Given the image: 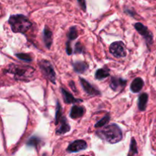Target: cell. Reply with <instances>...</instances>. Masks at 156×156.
<instances>
[{
  "instance_id": "10",
  "label": "cell",
  "mask_w": 156,
  "mask_h": 156,
  "mask_svg": "<svg viewBox=\"0 0 156 156\" xmlns=\"http://www.w3.org/2000/svg\"><path fill=\"white\" fill-rule=\"evenodd\" d=\"M43 40H44V44L47 49H50L53 44V33L50 28L46 26L43 32Z\"/></svg>"
},
{
  "instance_id": "1",
  "label": "cell",
  "mask_w": 156,
  "mask_h": 156,
  "mask_svg": "<svg viewBox=\"0 0 156 156\" xmlns=\"http://www.w3.org/2000/svg\"><path fill=\"white\" fill-rule=\"evenodd\" d=\"M96 135L101 140L111 144L119 143L123 139V133L121 129L115 123L104 126V128L96 132Z\"/></svg>"
},
{
  "instance_id": "8",
  "label": "cell",
  "mask_w": 156,
  "mask_h": 156,
  "mask_svg": "<svg viewBox=\"0 0 156 156\" xmlns=\"http://www.w3.org/2000/svg\"><path fill=\"white\" fill-rule=\"evenodd\" d=\"M126 84V80L122 79V78L115 77L113 76L111 77V81H110V88L113 91H121L125 87Z\"/></svg>"
},
{
  "instance_id": "27",
  "label": "cell",
  "mask_w": 156,
  "mask_h": 156,
  "mask_svg": "<svg viewBox=\"0 0 156 156\" xmlns=\"http://www.w3.org/2000/svg\"><path fill=\"white\" fill-rule=\"evenodd\" d=\"M69 86L71 87L72 88V89L73 90V88H74V90H75V91H76V86H75V83L73 82H69Z\"/></svg>"
},
{
  "instance_id": "19",
  "label": "cell",
  "mask_w": 156,
  "mask_h": 156,
  "mask_svg": "<svg viewBox=\"0 0 156 156\" xmlns=\"http://www.w3.org/2000/svg\"><path fill=\"white\" fill-rule=\"evenodd\" d=\"M67 37H68L67 41H69V42H71V41H73V40H76L78 37V30L76 29V27L73 26V27H70L68 34H67Z\"/></svg>"
},
{
  "instance_id": "20",
  "label": "cell",
  "mask_w": 156,
  "mask_h": 156,
  "mask_svg": "<svg viewBox=\"0 0 156 156\" xmlns=\"http://www.w3.org/2000/svg\"><path fill=\"white\" fill-rule=\"evenodd\" d=\"M62 117V107H61L59 102L57 101L56 107V115H55V124L57 125L59 122L60 121Z\"/></svg>"
},
{
  "instance_id": "22",
  "label": "cell",
  "mask_w": 156,
  "mask_h": 156,
  "mask_svg": "<svg viewBox=\"0 0 156 156\" xmlns=\"http://www.w3.org/2000/svg\"><path fill=\"white\" fill-rule=\"evenodd\" d=\"M110 119H111V116H110L109 114H107L106 115H105V117L101 119V120H99V121L95 125H94V126H95L96 128L103 127V126H105V125H106L107 123L110 121Z\"/></svg>"
},
{
  "instance_id": "30",
  "label": "cell",
  "mask_w": 156,
  "mask_h": 156,
  "mask_svg": "<svg viewBox=\"0 0 156 156\" xmlns=\"http://www.w3.org/2000/svg\"><path fill=\"white\" fill-rule=\"evenodd\" d=\"M82 156H85V155H82Z\"/></svg>"
},
{
  "instance_id": "21",
  "label": "cell",
  "mask_w": 156,
  "mask_h": 156,
  "mask_svg": "<svg viewBox=\"0 0 156 156\" xmlns=\"http://www.w3.org/2000/svg\"><path fill=\"white\" fill-rule=\"evenodd\" d=\"M138 153V149H137V145L136 140L134 138H132L130 143V146H129V152L128 154V156H134Z\"/></svg>"
},
{
  "instance_id": "5",
  "label": "cell",
  "mask_w": 156,
  "mask_h": 156,
  "mask_svg": "<svg viewBox=\"0 0 156 156\" xmlns=\"http://www.w3.org/2000/svg\"><path fill=\"white\" fill-rule=\"evenodd\" d=\"M134 27H135L136 30H137V32L143 37V38H144L145 41H146V45H147L148 48H150L151 45L153 44V35H152V32L148 29L147 27L143 25V24L140 22L136 23V24H134Z\"/></svg>"
},
{
  "instance_id": "9",
  "label": "cell",
  "mask_w": 156,
  "mask_h": 156,
  "mask_svg": "<svg viewBox=\"0 0 156 156\" xmlns=\"http://www.w3.org/2000/svg\"><path fill=\"white\" fill-rule=\"evenodd\" d=\"M87 143L85 140H76L72 143L67 148V152H78L79 151L85 150L87 149Z\"/></svg>"
},
{
  "instance_id": "23",
  "label": "cell",
  "mask_w": 156,
  "mask_h": 156,
  "mask_svg": "<svg viewBox=\"0 0 156 156\" xmlns=\"http://www.w3.org/2000/svg\"><path fill=\"white\" fill-rule=\"evenodd\" d=\"M15 56L18 57V59H21V60L25 61V62H30L33 61V57H32V56L30 53H16V54H15Z\"/></svg>"
},
{
  "instance_id": "11",
  "label": "cell",
  "mask_w": 156,
  "mask_h": 156,
  "mask_svg": "<svg viewBox=\"0 0 156 156\" xmlns=\"http://www.w3.org/2000/svg\"><path fill=\"white\" fill-rule=\"evenodd\" d=\"M60 91L61 93H62V97H63V100L66 104H75L79 103V102L82 101V100H81V99L76 98L71 93H69L68 91L64 89V88H60Z\"/></svg>"
},
{
  "instance_id": "16",
  "label": "cell",
  "mask_w": 156,
  "mask_h": 156,
  "mask_svg": "<svg viewBox=\"0 0 156 156\" xmlns=\"http://www.w3.org/2000/svg\"><path fill=\"white\" fill-rule=\"evenodd\" d=\"M148 99H149V95L146 93H143L139 96L138 108L140 111H144L146 110V106H147Z\"/></svg>"
},
{
  "instance_id": "14",
  "label": "cell",
  "mask_w": 156,
  "mask_h": 156,
  "mask_svg": "<svg viewBox=\"0 0 156 156\" xmlns=\"http://www.w3.org/2000/svg\"><path fill=\"white\" fill-rule=\"evenodd\" d=\"M85 113V110L81 106H78V105H74L73 106V108H71V111H70V117L72 119H76L79 118V117H82Z\"/></svg>"
},
{
  "instance_id": "7",
  "label": "cell",
  "mask_w": 156,
  "mask_h": 156,
  "mask_svg": "<svg viewBox=\"0 0 156 156\" xmlns=\"http://www.w3.org/2000/svg\"><path fill=\"white\" fill-rule=\"evenodd\" d=\"M79 82H80V84L81 85H82V88L84 89V91H85L88 95H91V96L101 95V92L99 91V90H98L97 88H94L92 85H91L88 81L84 79L83 78H79Z\"/></svg>"
},
{
  "instance_id": "6",
  "label": "cell",
  "mask_w": 156,
  "mask_h": 156,
  "mask_svg": "<svg viewBox=\"0 0 156 156\" xmlns=\"http://www.w3.org/2000/svg\"><path fill=\"white\" fill-rule=\"evenodd\" d=\"M110 53L116 58L125 57L126 56L125 45L122 41L114 42L110 46Z\"/></svg>"
},
{
  "instance_id": "29",
  "label": "cell",
  "mask_w": 156,
  "mask_h": 156,
  "mask_svg": "<svg viewBox=\"0 0 156 156\" xmlns=\"http://www.w3.org/2000/svg\"><path fill=\"white\" fill-rule=\"evenodd\" d=\"M155 74H156V69H155Z\"/></svg>"
},
{
  "instance_id": "15",
  "label": "cell",
  "mask_w": 156,
  "mask_h": 156,
  "mask_svg": "<svg viewBox=\"0 0 156 156\" xmlns=\"http://www.w3.org/2000/svg\"><path fill=\"white\" fill-rule=\"evenodd\" d=\"M73 69L76 73H84L88 70V66L84 61H76L73 63Z\"/></svg>"
},
{
  "instance_id": "24",
  "label": "cell",
  "mask_w": 156,
  "mask_h": 156,
  "mask_svg": "<svg viewBox=\"0 0 156 156\" xmlns=\"http://www.w3.org/2000/svg\"><path fill=\"white\" fill-rule=\"evenodd\" d=\"M74 53H82L84 52V47L80 42H77L75 45Z\"/></svg>"
},
{
  "instance_id": "13",
  "label": "cell",
  "mask_w": 156,
  "mask_h": 156,
  "mask_svg": "<svg viewBox=\"0 0 156 156\" xmlns=\"http://www.w3.org/2000/svg\"><path fill=\"white\" fill-rule=\"evenodd\" d=\"M144 86V81L142 78H136L130 85V90L134 93H138L143 89Z\"/></svg>"
},
{
  "instance_id": "28",
  "label": "cell",
  "mask_w": 156,
  "mask_h": 156,
  "mask_svg": "<svg viewBox=\"0 0 156 156\" xmlns=\"http://www.w3.org/2000/svg\"><path fill=\"white\" fill-rule=\"evenodd\" d=\"M125 12H126L127 14H129V15H132V16H133L134 14H135V12H134L133 11H130L129 9H128V10L127 9H126V10H125Z\"/></svg>"
},
{
  "instance_id": "12",
  "label": "cell",
  "mask_w": 156,
  "mask_h": 156,
  "mask_svg": "<svg viewBox=\"0 0 156 156\" xmlns=\"http://www.w3.org/2000/svg\"><path fill=\"white\" fill-rule=\"evenodd\" d=\"M61 125L59 126V129H56V134L57 135H63V134L66 133L70 131V125L69 124L68 120L65 117H62L60 120Z\"/></svg>"
},
{
  "instance_id": "4",
  "label": "cell",
  "mask_w": 156,
  "mask_h": 156,
  "mask_svg": "<svg viewBox=\"0 0 156 156\" xmlns=\"http://www.w3.org/2000/svg\"><path fill=\"white\" fill-rule=\"evenodd\" d=\"M38 64L44 76L52 83L56 84V73L52 64L46 59H41Z\"/></svg>"
},
{
  "instance_id": "17",
  "label": "cell",
  "mask_w": 156,
  "mask_h": 156,
  "mask_svg": "<svg viewBox=\"0 0 156 156\" xmlns=\"http://www.w3.org/2000/svg\"><path fill=\"white\" fill-rule=\"evenodd\" d=\"M110 76V70L108 69L107 67L105 68L99 69L96 71L95 75H94V77L98 80H102V79H105V78L108 77Z\"/></svg>"
},
{
  "instance_id": "18",
  "label": "cell",
  "mask_w": 156,
  "mask_h": 156,
  "mask_svg": "<svg viewBox=\"0 0 156 156\" xmlns=\"http://www.w3.org/2000/svg\"><path fill=\"white\" fill-rule=\"evenodd\" d=\"M41 143V139H40L37 136H32L30 137L27 142V146L29 147H34L37 148Z\"/></svg>"
},
{
  "instance_id": "2",
  "label": "cell",
  "mask_w": 156,
  "mask_h": 156,
  "mask_svg": "<svg viewBox=\"0 0 156 156\" xmlns=\"http://www.w3.org/2000/svg\"><path fill=\"white\" fill-rule=\"evenodd\" d=\"M5 73L11 74L15 80L28 82L33 78L34 74V69L29 66L10 64L7 69H5Z\"/></svg>"
},
{
  "instance_id": "26",
  "label": "cell",
  "mask_w": 156,
  "mask_h": 156,
  "mask_svg": "<svg viewBox=\"0 0 156 156\" xmlns=\"http://www.w3.org/2000/svg\"><path fill=\"white\" fill-rule=\"evenodd\" d=\"M77 1L78 2H79V5H80L81 9H82L84 12H85V11H86V2H85V0H77Z\"/></svg>"
},
{
  "instance_id": "3",
  "label": "cell",
  "mask_w": 156,
  "mask_h": 156,
  "mask_svg": "<svg viewBox=\"0 0 156 156\" xmlns=\"http://www.w3.org/2000/svg\"><path fill=\"white\" fill-rule=\"evenodd\" d=\"M9 24L14 33L24 34L32 26L30 20L23 15H11L9 19Z\"/></svg>"
},
{
  "instance_id": "25",
  "label": "cell",
  "mask_w": 156,
  "mask_h": 156,
  "mask_svg": "<svg viewBox=\"0 0 156 156\" xmlns=\"http://www.w3.org/2000/svg\"><path fill=\"white\" fill-rule=\"evenodd\" d=\"M69 41H67L66 42V53L68 55H71L73 53V49L71 47V44H70Z\"/></svg>"
}]
</instances>
